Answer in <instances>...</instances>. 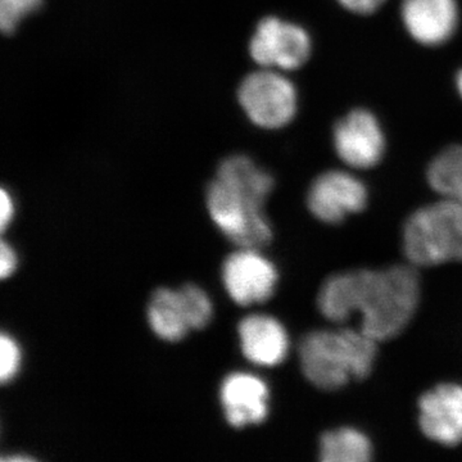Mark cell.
Here are the masks:
<instances>
[{"mask_svg":"<svg viewBox=\"0 0 462 462\" xmlns=\"http://www.w3.org/2000/svg\"><path fill=\"white\" fill-rule=\"evenodd\" d=\"M418 267L346 270L325 279L319 289V312L333 324L360 316V329L376 342L396 338L412 321L421 297Z\"/></svg>","mask_w":462,"mask_h":462,"instance_id":"cell-1","label":"cell"},{"mask_svg":"<svg viewBox=\"0 0 462 462\" xmlns=\"http://www.w3.org/2000/svg\"><path fill=\"white\" fill-rule=\"evenodd\" d=\"M378 343L360 328L310 331L298 346L300 370L315 388L339 391L372 374Z\"/></svg>","mask_w":462,"mask_h":462,"instance_id":"cell-2","label":"cell"},{"mask_svg":"<svg viewBox=\"0 0 462 462\" xmlns=\"http://www.w3.org/2000/svg\"><path fill=\"white\" fill-rule=\"evenodd\" d=\"M402 249L415 267L462 263V202L440 199L413 211L404 221Z\"/></svg>","mask_w":462,"mask_h":462,"instance_id":"cell-3","label":"cell"},{"mask_svg":"<svg viewBox=\"0 0 462 462\" xmlns=\"http://www.w3.org/2000/svg\"><path fill=\"white\" fill-rule=\"evenodd\" d=\"M206 203L217 229L239 248L267 247L273 238L264 205L233 190L215 179L206 191Z\"/></svg>","mask_w":462,"mask_h":462,"instance_id":"cell-4","label":"cell"},{"mask_svg":"<svg viewBox=\"0 0 462 462\" xmlns=\"http://www.w3.org/2000/svg\"><path fill=\"white\" fill-rule=\"evenodd\" d=\"M238 102L252 124L263 130H279L296 118L300 94L285 72L261 69L240 83Z\"/></svg>","mask_w":462,"mask_h":462,"instance_id":"cell-5","label":"cell"},{"mask_svg":"<svg viewBox=\"0 0 462 462\" xmlns=\"http://www.w3.org/2000/svg\"><path fill=\"white\" fill-rule=\"evenodd\" d=\"M248 50L252 60L261 69L291 72L309 62L314 42L310 32L300 23L269 16L257 23Z\"/></svg>","mask_w":462,"mask_h":462,"instance_id":"cell-6","label":"cell"},{"mask_svg":"<svg viewBox=\"0 0 462 462\" xmlns=\"http://www.w3.org/2000/svg\"><path fill=\"white\" fill-rule=\"evenodd\" d=\"M337 157L352 170L378 166L387 152V136L378 116L358 107L337 121L331 133Z\"/></svg>","mask_w":462,"mask_h":462,"instance_id":"cell-7","label":"cell"},{"mask_svg":"<svg viewBox=\"0 0 462 462\" xmlns=\"http://www.w3.org/2000/svg\"><path fill=\"white\" fill-rule=\"evenodd\" d=\"M307 208L316 220L338 225L349 216L361 214L369 203L366 184L348 170L319 173L306 196Z\"/></svg>","mask_w":462,"mask_h":462,"instance_id":"cell-8","label":"cell"},{"mask_svg":"<svg viewBox=\"0 0 462 462\" xmlns=\"http://www.w3.org/2000/svg\"><path fill=\"white\" fill-rule=\"evenodd\" d=\"M221 278L231 300L247 307L266 302L273 296L279 273L260 249L239 248L225 260Z\"/></svg>","mask_w":462,"mask_h":462,"instance_id":"cell-9","label":"cell"},{"mask_svg":"<svg viewBox=\"0 0 462 462\" xmlns=\"http://www.w3.org/2000/svg\"><path fill=\"white\" fill-rule=\"evenodd\" d=\"M418 422L431 442L455 447L462 443V384L440 383L418 401Z\"/></svg>","mask_w":462,"mask_h":462,"instance_id":"cell-10","label":"cell"},{"mask_svg":"<svg viewBox=\"0 0 462 462\" xmlns=\"http://www.w3.org/2000/svg\"><path fill=\"white\" fill-rule=\"evenodd\" d=\"M400 14L407 35L427 48L445 45L460 25L457 0H402Z\"/></svg>","mask_w":462,"mask_h":462,"instance_id":"cell-11","label":"cell"},{"mask_svg":"<svg viewBox=\"0 0 462 462\" xmlns=\"http://www.w3.org/2000/svg\"><path fill=\"white\" fill-rule=\"evenodd\" d=\"M220 402L230 427L261 424L270 412L269 385L254 374H230L221 383Z\"/></svg>","mask_w":462,"mask_h":462,"instance_id":"cell-12","label":"cell"},{"mask_svg":"<svg viewBox=\"0 0 462 462\" xmlns=\"http://www.w3.org/2000/svg\"><path fill=\"white\" fill-rule=\"evenodd\" d=\"M238 336L243 356L261 367H275L284 363L291 348L284 325L270 315L254 314L243 319Z\"/></svg>","mask_w":462,"mask_h":462,"instance_id":"cell-13","label":"cell"},{"mask_svg":"<svg viewBox=\"0 0 462 462\" xmlns=\"http://www.w3.org/2000/svg\"><path fill=\"white\" fill-rule=\"evenodd\" d=\"M147 318L152 331L166 342H179L193 330L180 289H157L149 300Z\"/></svg>","mask_w":462,"mask_h":462,"instance_id":"cell-14","label":"cell"},{"mask_svg":"<svg viewBox=\"0 0 462 462\" xmlns=\"http://www.w3.org/2000/svg\"><path fill=\"white\" fill-rule=\"evenodd\" d=\"M215 179L231 189L245 194L263 205H266L275 187L272 173L267 172L251 158L243 154H236L224 160L218 166Z\"/></svg>","mask_w":462,"mask_h":462,"instance_id":"cell-15","label":"cell"},{"mask_svg":"<svg viewBox=\"0 0 462 462\" xmlns=\"http://www.w3.org/2000/svg\"><path fill=\"white\" fill-rule=\"evenodd\" d=\"M373 455L370 438L352 427L325 431L319 442V458L322 462H367Z\"/></svg>","mask_w":462,"mask_h":462,"instance_id":"cell-16","label":"cell"},{"mask_svg":"<svg viewBox=\"0 0 462 462\" xmlns=\"http://www.w3.org/2000/svg\"><path fill=\"white\" fill-rule=\"evenodd\" d=\"M430 189L440 199L462 202V145L446 147L430 161L427 169Z\"/></svg>","mask_w":462,"mask_h":462,"instance_id":"cell-17","label":"cell"},{"mask_svg":"<svg viewBox=\"0 0 462 462\" xmlns=\"http://www.w3.org/2000/svg\"><path fill=\"white\" fill-rule=\"evenodd\" d=\"M180 291L189 314L191 329H205L214 318V305L208 294L196 284L184 285Z\"/></svg>","mask_w":462,"mask_h":462,"instance_id":"cell-18","label":"cell"},{"mask_svg":"<svg viewBox=\"0 0 462 462\" xmlns=\"http://www.w3.org/2000/svg\"><path fill=\"white\" fill-rule=\"evenodd\" d=\"M42 0H0V26L3 32H16L25 18L42 7Z\"/></svg>","mask_w":462,"mask_h":462,"instance_id":"cell-19","label":"cell"},{"mask_svg":"<svg viewBox=\"0 0 462 462\" xmlns=\"http://www.w3.org/2000/svg\"><path fill=\"white\" fill-rule=\"evenodd\" d=\"M23 354L14 337L3 333L0 337V380L2 384L12 382L20 372Z\"/></svg>","mask_w":462,"mask_h":462,"instance_id":"cell-20","label":"cell"},{"mask_svg":"<svg viewBox=\"0 0 462 462\" xmlns=\"http://www.w3.org/2000/svg\"><path fill=\"white\" fill-rule=\"evenodd\" d=\"M343 9L357 16H370L384 5L387 0H337Z\"/></svg>","mask_w":462,"mask_h":462,"instance_id":"cell-21","label":"cell"},{"mask_svg":"<svg viewBox=\"0 0 462 462\" xmlns=\"http://www.w3.org/2000/svg\"><path fill=\"white\" fill-rule=\"evenodd\" d=\"M18 258L14 247L7 242H2L0 245V276L7 279L17 269Z\"/></svg>","mask_w":462,"mask_h":462,"instance_id":"cell-22","label":"cell"},{"mask_svg":"<svg viewBox=\"0 0 462 462\" xmlns=\"http://www.w3.org/2000/svg\"><path fill=\"white\" fill-rule=\"evenodd\" d=\"M0 227H2L3 233L7 230L9 224L14 220V202L12 199L11 194L7 190H2V196H0Z\"/></svg>","mask_w":462,"mask_h":462,"instance_id":"cell-23","label":"cell"},{"mask_svg":"<svg viewBox=\"0 0 462 462\" xmlns=\"http://www.w3.org/2000/svg\"><path fill=\"white\" fill-rule=\"evenodd\" d=\"M455 88L458 97L462 99V69H458L457 74L455 76Z\"/></svg>","mask_w":462,"mask_h":462,"instance_id":"cell-24","label":"cell"},{"mask_svg":"<svg viewBox=\"0 0 462 462\" xmlns=\"http://www.w3.org/2000/svg\"><path fill=\"white\" fill-rule=\"evenodd\" d=\"M33 460L32 457H29V456H9L7 458H3V461H30Z\"/></svg>","mask_w":462,"mask_h":462,"instance_id":"cell-25","label":"cell"}]
</instances>
